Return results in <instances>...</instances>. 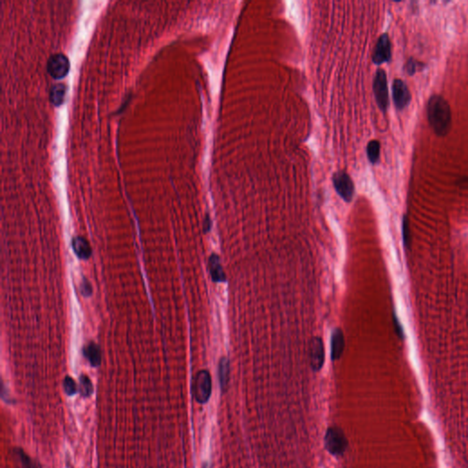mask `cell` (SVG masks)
<instances>
[{
	"label": "cell",
	"instance_id": "16",
	"mask_svg": "<svg viewBox=\"0 0 468 468\" xmlns=\"http://www.w3.org/2000/svg\"><path fill=\"white\" fill-rule=\"evenodd\" d=\"M66 88L62 84H55L50 90V101L56 106L63 105L65 99Z\"/></svg>",
	"mask_w": 468,
	"mask_h": 468
},
{
	"label": "cell",
	"instance_id": "6",
	"mask_svg": "<svg viewBox=\"0 0 468 468\" xmlns=\"http://www.w3.org/2000/svg\"><path fill=\"white\" fill-rule=\"evenodd\" d=\"M47 69L51 77L54 79H63L70 71V62L63 53H56L50 56L47 64Z\"/></svg>",
	"mask_w": 468,
	"mask_h": 468
},
{
	"label": "cell",
	"instance_id": "7",
	"mask_svg": "<svg viewBox=\"0 0 468 468\" xmlns=\"http://www.w3.org/2000/svg\"><path fill=\"white\" fill-rule=\"evenodd\" d=\"M392 58V44L388 34L380 35L372 53V62L376 65L388 63Z\"/></svg>",
	"mask_w": 468,
	"mask_h": 468
},
{
	"label": "cell",
	"instance_id": "14",
	"mask_svg": "<svg viewBox=\"0 0 468 468\" xmlns=\"http://www.w3.org/2000/svg\"><path fill=\"white\" fill-rule=\"evenodd\" d=\"M84 355L92 367H98L100 365L102 360L100 347L95 343H88L84 347Z\"/></svg>",
	"mask_w": 468,
	"mask_h": 468
},
{
	"label": "cell",
	"instance_id": "9",
	"mask_svg": "<svg viewBox=\"0 0 468 468\" xmlns=\"http://www.w3.org/2000/svg\"><path fill=\"white\" fill-rule=\"evenodd\" d=\"M310 365L314 372H319L325 362L324 344L320 338L315 337L310 342Z\"/></svg>",
	"mask_w": 468,
	"mask_h": 468
},
{
	"label": "cell",
	"instance_id": "10",
	"mask_svg": "<svg viewBox=\"0 0 468 468\" xmlns=\"http://www.w3.org/2000/svg\"><path fill=\"white\" fill-rule=\"evenodd\" d=\"M345 349V338L340 328H335L331 335V359L338 360Z\"/></svg>",
	"mask_w": 468,
	"mask_h": 468
},
{
	"label": "cell",
	"instance_id": "8",
	"mask_svg": "<svg viewBox=\"0 0 468 468\" xmlns=\"http://www.w3.org/2000/svg\"><path fill=\"white\" fill-rule=\"evenodd\" d=\"M393 98L398 110H403L412 100V95L407 84L400 79L394 80L393 84Z\"/></svg>",
	"mask_w": 468,
	"mask_h": 468
},
{
	"label": "cell",
	"instance_id": "19",
	"mask_svg": "<svg viewBox=\"0 0 468 468\" xmlns=\"http://www.w3.org/2000/svg\"><path fill=\"white\" fill-rule=\"evenodd\" d=\"M402 239H403V243L405 247L410 248L411 243H412V236H411L409 218L407 215H404L403 220H402Z\"/></svg>",
	"mask_w": 468,
	"mask_h": 468
},
{
	"label": "cell",
	"instance_id": "23",
	"mask_svg": "<svg viewBox=\"0 0 468 468\" xmlns=\"http://www.w3.org/2000/svg\"><path fill=\"white\" fill-rule=\"evenodd\" d=\"M81 292H82V295H83L84 297H90V296L92 295V285L90 284V282H89L87 279H85V278H84L83 283L81 284Z\"/></svg>",
	"mask_w": 468,
	"mask_h": 468
},
{
	"label": "cell",
	"instance_id": "5",
	"mask_svg": "<svg viewBox=\"0 0 468 468\" xmlns=\"http://www.w3.org/2000/svg\"><path fill=\"white\" fill-rule=\"evenodd\" d=\"M332 182L335 190L343 201L350 202L353 200L355 193V186L353 183V180H351L350 176L348 175L347 172L339 170L334 173L332 176Z\"/></svg>",
	"mask_w": 468,
	"mask_h": 468
},
{
	"label": "cell",
	"instance_id": "15",
	"mask_svg": "<svg viewBox=\"0 0 468 468\" xmlns=\"http://www.w3.org/2000/svg\"><path fill=\"white\" fill-rule=\"evenodd\" d=\"M13 456L16 457V459L21 464L22 468H42L41 465L38 464V462H36L30 456H28L22 448H14L13 449Z\"/></svg>",
	"mask_w": 468,
	"mask_h": 468
},
{
	"label": "cell",
	"instance_id": "11",
	"mask_svg": "<svg viewBox=\"0 0 468 468\" xmlns=\"http://www.w3.org/2000/svg\"><path fill=\"white\" fill-rule=\"evenodd\" d=\"M209 271L211 279L215 283H224L226 281L225 272L223 271L221 259L216 254L209 256Z\"/></svg>",
	"mask_w": 468,
	"mask_h": 468
},
{
	"label": "cell",
	"instance_id": "1",
	"mask_svg": "<svg viewBox=\"0 0 468 468\" xmlns=\"http://www.w3.org/2000/svg\"><path fill=\"white\" fill-rule=\"evenodd\" d=\"M427 115L431 127L437 135L444 136L451 129L452 113L447 101L441 95L431 96L427 104Z\"/></svg>",
	"mask_w": 468,
	"mask_h": 468
},
{
	"label": "cell",
	"instance_id": "17",
	"mask_svg": "<svg viewBox=\"0 0 468 468\" xmlns=\"http://www.w3.org/2000/svg\"><path fill=\"white\" fill-rule=\"evenodd\" d=\"M380 144L378 140L369 141L367 146V155L368 161L372 164H376L380 159Z\"/></svg>",
	"mask_w": 468,
	"mask_h": 468
},
{
	"label": "cell",
	"instance_id": "12",
	"mask_svg": "<svg viewBox=\"0 0 468 468\" xmlns=\"http://www.w3.org/2000/svg\"><path fill=\"white\" fill-rule=\"evenodd\" d=\"M218 376H219L221 389L222 392H226L228 389L229 380H230V361L225 357L222 358L219 361Z\"/></svg>",
	"mask_w": 468,
	"mask_h": 468
},
{
	"label": "cell",
	"instance_id": "22",
	"mask_svg": "<svg viewBox=\"0 0 468 468\" xmlns=\"http://www.w3.org/2000/svg\"><path fill=\"white\" fill-rule=\"evenodd\" d=\"M419 68V63L413 58L409 59L408 63L406 64V71L408 72L409 75H414V73L417 71Z\"/></svg>",
	"mask_w": 468,
	"mask_h": 468
},
{
	"label": "cell",
	"instance_id": "4",
	"mask_svg": "<svg viewBox=\"0 0 468 468\" xmlns=\"http://www.w3.org/2000/svg\"><path fill=\"white\" fill-rule=\"evenodd\" d=\"M373 92L379 108L385 113L389 106V90L387 75L382 69L376 71L373 80Z\"/></svg>",
	"mask_w": 468,
	"mask_h": 468
},
{
	"label": "cell",
	"instance_id": "24",
	"mask_svg": "<svg viewBox=\"0 0 468 468\" xmlns=\"http://www.w3.org/2000/svg\"><path fill=\"white\" fill-rule=\"evenodd\" d=\"M211 225H212V222H211V220L209 218V215H206V218L204 220V224H203V230L204 232H209L210 229H211Z\"/></svg>",
	"mask_w": 468,
	"mask_h": 468
},
{
	"label": "cell",
	"instance_id": "3",
	"mask_svg": "<svg viewBox=\"0 0 468 468\" xmlns=\"http://www.w3.org/2000/svg\"><path fill=\"white\" fill-rule=\"evenodd\" d=\"M212 391L211 377L208 371H201L197 373L193 382V395L199 403L204 404L210 398Z\"/></svg>",
	"mask_w": 468,
	"mask_h": 468
},
{
	"label": "cell",
	"instance_id": "20",
	"mask_svg": "<svg viewBox=\"0 0 468 468\" xmlns=\"http://www.w3.org/2000/svg\"><path fill=\"white\" fill-rule=\"evenodd\" d=\"M63 387H64V391L68 396L75 395L77 393V385H76L75 381L70 376L65 377L64 381H63Z\"/></svg>",
	"mask_w": 468,
	"mask_h": 468
},
{
	"label": "cell",
	"instance_id": "13",
	"mask_svg": "<svg viewBox=\"0 0 468 468\" xmlns=\"http://www.w3.org/2000/svg\"><path fill=\"white\" fill-rule=\"evenodd\" d=\"M72 248L80 259L87 260L92 255V248L83 237H75L72 240Z\"/></svg>",
	"mask_w": 468,
	"mask_h": 468
},
{
	"label": "cell",
	"instance_id": "21",
	"mask_svg": "<svg viewBox=\"0 0 468 468\" xmlns=\"http://www.w3.org/2000/svg\"><path fill=\"white\" fill-rule=\"evenodd\" d=\"M393 324H394V329H395V332L397 334L398 337L403 340L404 338H405V334H404V329H403V326L401 325V321L399 320L396 314L393 313Z\"/></svg>",
	"mask_w": 468,
	"mask_h": 468
},
{
	"label": "cell",
	"instance_id": "2",
	"mask_svg": "<svg viewBox=\"0 0 468 468\" xmlns=\"http://www.w3.org/2000/svg\"><path fill=\"white\" fill-rule=\"evenodd\" d=\"M348 442L340 428L332 426L326 430L325 435V447L333 456H342L347 450Z\"/></svg>",
	"mask_w": 468,
	"mask_h": 468
},
{
	"label": "cell",
	"instance_id": "18",
	"mask_svg": "<svg viewBox=\"0 0 468 468\" xmlns=\"http://www.w3.org/2000/svg\"><path fill=\"white\" fill-rule=\"evenodd\" d=\"M93 393V386L89 377L82 375L80 377V394L84 398L90 397Z\"/></svg>",
	"mask_w": 468,
	"mask_h": 468
}]
</instances>
